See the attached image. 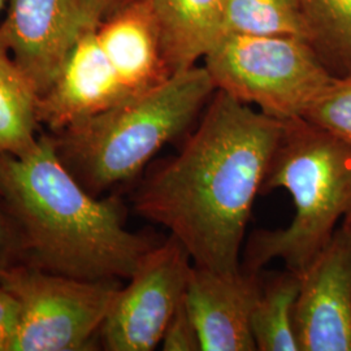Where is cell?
Returning <instances> with one entry per match:
<instances>
[{
  "mask_svg": "<svg viewBox=\"0 0 351 351\" xmlns=\"http://www.w3.org/2000/svg\"><path fill=\"white\" fill-rule=\"evenodd\" d=\"M294 326L301 351H351V215L302 271Z\"/></svg>",
  "mask_w": 351,
  "mask_h": 351,
  "instance_id": "cell-8",
  "label": "cell"
},
{
  "mask_svg": "<svg viewBox=\"0 0 351 351\" xmlns=\"http://www.w3.org/2000/svg\"><path fill=\"white\" fill-rule=\"evenodd\" d=\"M103 50L95 27L75 42L50 88L38 99V120L59 133L133 98Z\"/></svg>",
  "mask_w": 351,
  "mask_h": 351,
  "instance_id": "cell-10",
  "label": "cell"
},
{
  "mask_svg": "<svg viewBox=\"0 0 351 351\" xmlns=\"http://www.w3.org/2000/svg\"><path fill=\"white\" fill-rule=\"evenodd\" d=\"M310 43L333 75L351 73V0H298Z\"/></svg>",
  "mask_w": 351,
  "mask_h": 351,
  "instance_id": "cell-16",
  "label": "cell"
},
{
  "mask_svg": "<svg viewBox=\"0 0 351 351\" xmlns=\"http://www.w3.org/2000/svg\"><path fill=\"white\" fill-rule=\"evenodd\" d=\"M0 285L20 304L12 351L94 349V339L121 288L117 280H80L26 263L12 268Z\"/></svg>",
  "mask_w": 351,
  "mask_h": 351,
  "instance_id": "cell-6",
  "label": "cell"
},
{
  "mask_svg": "<svg viewBox=\"0 0 351 351\" xmlns=\"http://www.w3.org/2000/svg\"><path fill=\"white\" fill-rule=\"evenodd\" d=\"M101 47L133 95L162 85L172 72L160 29L146 0H134L95 27Z\"/></svg>",
  "mask_w": 351,
  "mask_h": 351,
  "instance_id": "cell-12",
  "label": "cell"
},
{
  "mask_svg": "<svg viewBox=\"0 0 351 351\" xmlns=\"http://www.w3.org/2000/svg\"><path fill=\"white\" fill-rule=\"evenodd\" d=\"M193 262L180 241L169 236L139 261L129 284L120 288L99 332L110 351H151L184 301Z\"/></svg>",
  "mask_w": 351,
  "mask_h": 351,
  "instance_id": "cell-7",
  "label": "cell"
},
{
  "mask_svg": "<svg viewBox=\"0 0 351 351\" xmlns=\"http://www.w3.org/2000/svg\"><path fill=\"white\" fill-rule=\"evenodd\" d=\"M282 189L294 204L289 226L251 236L241 267L259 274L280 259L301 274L351 215V145L304 119L284 121L262 193Z\"/></svg>",
  "mask_w": 351,
  "mask_h": 351,
  "instance_id": "cell-4",
  "label": "cell"
},
{
  "mask_svg": "<svg viewBox=\"0 0 351 351\" xmlns=\"http://www.w3.org/2000/svg\"><path fill=\"white\" fill-rule=\"evenodd\" d=\"M302 119L351 145V73L335 75Z\"/></svg>",
  "mask_w": 351,
  "mask_h": 351,
  "instance_id": "cell-18",
  "label": "cell"
},
{
  "mask_svg": "<svg viewBox=\"0 0 351 351\" xmlns=\"http://www.w3.org/2000/svg\"><path fill=\"white\" fill-rule=\"evenodd\" d=\"M160 29L172 75L203 60L221 34L226 0H146Z\"/></svg>",
  "mask_w": 351,
  "mask_h": 351,
  "instance_id": "cell-13",
  "label": "cell"
},
{
  "mask_svg": "<svg viewBox=\"0 0 351 351\" xmlns=\"http://www.w3.org/2000/svg\"><path fill=\"white\" fill-rule=\"evenodd\" d=\"M37 90L0 40V154L21 156L39 138Z\"/></svg>",
  "mask_w": 351,
  "mask_h": 351,
  "instance_id": "cell-14",
  "label": "cell"
},
{
  "mask_svg": "<svg viewBox=\"0 0 351 351\" xmlns=\"http://www.w3.org/2000/svg\"><path fill=\"white\" fill-rule=\"evenodd\" d=\"M25 263L24 241L12 213L0 198V284L12 268Z\"/></svg>",
  "mask_w": 351,
  "mask_h": 351,
  "instance_id": "cell-19",
  "label": "cell"
},
{
  "mask_svg": "<svg viewBox=\"0 0 351 351\" xmlns=\"http://www.w3.org/2000/svg\"><path fill=\"white\" fill-rule=\"evenodd\" d=\"M134 0H80L90 27H97L107 17Z\"/></svg>",
  "mask_w": 351,
  "mask_h": 351,
  "instance_id": "cell-22",
  "label": "cell"
},
{
  "mask_svg": "<svg viewBox=\"0 0 351 351\" xmlns=\"http://www.w3.org/2000/svg\"><path fill=\"white\" fill-rule=\"evenodd\" d=\"M300 287L301 274L287 268L262 288L251 314L256 350L300 351L294 326Z\"/></svg>",
  "mask_w": 351,
  "mask_h": 351,
  "instance_id": "cell-15",
  "label": "cell"
},
{
  "mask_svg": "<svg viewBox=\"0 0 351 351\" xmlns=\"http://www.w3.org/2000/svg\"><path fill=\"white\" fill-rule=\"evenodd\" d=\"M0 40L38 95L62 71L78 38L88 29L80 0H7Z\"/></svg>",
  "mask_w": 351,
  "mask_h": 351,
  "instance_id": "cell-9",
  "label": "cell"
},
{
  "mask_svg": "<svg viewBox=\"0 0 351 351\" xmlns=\"http://www.w3.org/2000/svg\"><path fill=\"white\" fill-rule=\"evenodd\" d=\"M216 90L280 121L302 119L335 75L302 38L221 33L203 58Z\"/></svg>",
  "mask_w": 351,
  "mask_h": 351,
  "instance_id": "cell-5",
  "label": "cell"
},
{
  "mask_svg": "<svg viewBox=\"0 0 351 351\" xmlns=\"http://www.w3.org/2000/svg\"><path fill=\"white\" fill-rule=\"evenodd\" d=\"M282 126L216 90L181 151L141 184L134 211L167 228L195 267L237 272L252 206Z\"/></svg>",
  "mask_w": 351,
  "mask_h": 351,
  "instance_id": "cell-1",
  "label": "cell"
},
{
  "mask_svg": "<svg viewBox=\"0 0 351 351\" xmlns=\"http://www.w3.org/2000/svg\"><path fill=\"white\" fill-rule=\"evenodd\" d=\"M0 198L20 228L25 263L88 281L128 280L154 246L125 228L116 197L88 193L50 133L25 155L0 154Z\"/></svg>",
  "mask_w": 351,
  "mask_h": 351,
  "instance_id": "cell-2",
  "label": "cell"
},
{
  "mask_svg": "<svg viewBox=\"0 0 351 351\" xmlns=\"http://www.w3.org/2000/svg\"><path fill=\"white\" fill-rule=\"evenodd\" d=\"M160 345L165 351H202L201 339L185 302L177 307Z\"/></svg>",
  "mask_w": 351,
  "mask_h": 351,
  "instance_id": "cell-20",
  "label": "cell"
},
{
  "mask_svg": "<svg viewBox=\"0 0 351 351\" xmlns=\"http://www.w3.org/2000/svg\"><path fill=\"white\" fill-rule=\"evenodd\" d=\"M5 4H7V0H0V12L5 8Z\"/></svg>",
  "mask_w": 351,
  "mask_h": 351,
  "instance_id": "cell-23",
  "label": "cell"
},
{
  "mask_svg": "<svg viewBox=\"0 0 351 351\" xmlns=\"http://www.w3.org/2000/svg\"><path fill=\"white\" fill-rule=\"evenodd\" d=\"M216 91L198 64L112 108L50 133L68 171L95 197L141 173L155 154L188 130Z\"/></svg>",
  "mask_w": 351,
  "mask_h": 351,
  "instance_id": "cell-3",
  "label": "cell"
},
{
  "mask_svg": "<svg viewBox=\"0 0 351 351\" xmlns=\"http://www.w3.org/2000/svg\"><path fill=\"white\" fill-rule=\"evenodd\" d=\"M261 290L258 274L242 267L234 274H220L193 264L184 302L202 351L256 350L251 314Z\"/></svg>",
  "mask_w": 351,
  "mask_h": 351,
  "instance_id": "cell-11",
  "label": "cell"
},
{
  "mask_svg": "<svg viewBox=\"0 0 351 351\" xmlns=\"http://www.w3.org/2000/svg\"><path fill=\"white\" fill-rule=\"evenodd\" d=\"M221 33L284 36L310 42L298 0H226Z\"/></svg>",
  "mask_w": 351,
  "mask_h": 351,
  "instance_id": "cell-17",
  "label": "cell"
},
{
  "mask_svg": "<svg viewBox=\"0 0 351 351\" xmlns=\"http://www.w3.org/2000/svg\"><path fill=\"white\" fill-rule=\"evenodd\" d=\"M20 326V304L12 293L0 285V351H12Z\"/></svg>",
  "mask_w": 351,
  "mask_h": 351,
  "instance_id": "cell-21",
  "label": "cell"
}]
</instances>
